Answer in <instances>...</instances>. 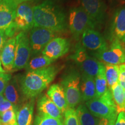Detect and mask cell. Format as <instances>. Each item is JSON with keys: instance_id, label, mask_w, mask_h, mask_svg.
Listing matches in <instances>:
<instances>
[{"instance_id": "cell-7", "label": "cell", "mask_w": 125, "mask_h": 125, "mask_svg": "<svg viewBox=\"0 0 125 125\" xmlns=\"http://www.w3.org/2000/svg\"><path fill=\"white\" fill-rule=\"evenodd\" d=\"M16 38L15 57L13 71L24 68L29 62L31 54L29 36L27 31H21Z\"/></svg>"}, {"instance_id": "cell-11", "label": "cell", "mask_w": 125, "mask_h": 125, "mask_svg": "<svg viewBox=\"0 0 125 125\" xmlns=\"http://www.w3.org/2000/svg\"><path fill=\"white\" fill-rule=\"evenodd\" d=\"M70 47L69 40L61 37H56L46 45L42 51V54L54 61L67 54L69 51Z\"/></svg>"}, {"instance_id": "cell-26", "label": "cell", "mask_w": 125, "mask_h": 125, "mask_svg": "<svg viewBox=\"0 0 125 125\" xmlns=\"http://www.w3.org/2000/svg\"><path fill=\"white\" fill-rule=\"evenodd\" d=\"M105 69L108 87L110 89L115 84L119 82V65L106 64L105 65Z\"/></svg>"}, {"instance_id": "cell-14", "label": "cell", "mask_w": 125, "mask_h": 125, "mask_svg": "<svg viewBox=\"0 0 125 125\" xmlns=\"http://www.w3.org/2000/svg\"><path fill=\"white\" fill-rule=\"evenodd\" d=\"M18 4L15 0H2L0 2V30H5L13 24Z\"/></svg>"}, {"instance_id": "cell-9", "label": "cell", "mask_w": 125, "mask_h": 125, "mask_svg": "<svg viewBox=\"0 0 125 125\" xmlns=\"http://www.w3.org/2000/svg\"><path fill=\"white\" fill-rule=\"evenodd\" d=\"M56 34V32L50 30L34 27L31 30L29 35L31 53L37 54L41 52H42L46 45L52 39L55 38Z\"/></svg>"}, {"instance_id": "cell-8", "label": "cell", "mask_w": 125, "mask_h": 125, "mask_svg": "<svg viewBox=\"0 0 125 125\" xmlns=\"http://www.w3.org/2000/svg\"><path fill=\"white\" fill-rule=\"evenodd\" d=\"M94 56L100 62L101 61L106 64H122L125 63V48L119 41L115 40L112 41L109 47L95 53Z\"/></svg>"}, {"instance_id": "cell-5", "label": "cell", "mask_w": 125, "mask_h": 125, "mask_svg": "<svg viewBox=\"0 0 125 125\" xmlns=\"http://www.w3.org/2000/svg\"><path fill=\"white\" fill-rule=\"evenodd\" d=\"M68 26L74 38L78 40L86 29H94L96 25L82 7L73 8L70 10Z\"/></svg>"}, {"instance_id": "cell-2", "label": "cell", "mask_w": 125, "mask_h": 125, "mask_svg": "<svg viewBox=\"0 0 125 125\" xmlns=\"http://www.w3.org/2000/svg\"><path fill=\"white\" fill-rule=\"evenodd\" d=\"M59 71V67L50 65L42 69L27 72L19 82L24 98H35L40 95L54 80Z\"/></svg>"}, {"instance_id": "cell-38", "label": "cell", "mask_w": 125, "mask_h": 125, "mask_svg": "<svg viewBox=\"0 0 125 125\" xmlns=\"http://www.w3.org/2000/svg\"><path fill=\"white\" fill-rule=\"evenodd\" d=\"M5 99L4 96L3 94H0V103H1L2 101Z\"/></svg>"}, {"instance_id": "cell-17", "label": "cell", "mask_w": 125, "mask_h": 125, "mask_svg": "<svg viewBox=\"0 0 125 125\" xmlns=\"http://www.w3.org/2000/svg\"><path fill=\"white\" fill-rule=\"evenodd\" d=\"M16 38L8 40L0 52V60L5 72L13 71L15 57Z\"/></svg>"}, {"instance_id": "cell-21", "label": "cell", "mask_w": 125, "mask_h": 125, "mask_svg": "<svg viewBox=\"0 0 125 125\" xmlns=\"http://www.w3.org/2000/svg\"><path fill=\"white\" fill-rule=\"evenodd\" d=\"M80 90L82 101L86 102L95 98L96 87L94 78L82 74L81 79Z\"/></svg>"}, {"instance_id": "cell-41", "label": "cell", "mask_w": 125, "mask_h": 125, "mask_svg": "<svg viewBox=\"0 0 125 125\" xmlns=\"http://www.w3.org/2000/svg\"></svg>"}, {"instance_id": "cell-10", "label": "cell", "mask_w": 125, "mask_h": 125, "mask_svg": "<svg viewBox=\"0 0 125 125\" xmlns=\"http://www.w3.org/2000/svg\"><path fill=\"white\" fill-rule=\"evenodd\" d=\"M14 24L18 31H27L34 27L33 7L29 2L18 4Z\"/></svg>"}, {"instance_id": "cell-32", "label": "cell", "mask_w": 125, "mask_h": 125, "mask_svg": "<svg viewBox=\"0 0 125 125\" xmlns=\"http://www.w3.org/2000/svg\"><path fill=\"white\" fill-rule=\"evenodd\" d=\"M119 83L123 89H125V63L119 65Z\"/></svg>"}, {"instance_id": "cell-19", "label": "cell", "mask_w": 125, "mask_h": 125, "mask_svg": "<svg viewBox=\"0 0 125 125\" xmlns=\"http://www.w3.org/2000/svg\"><path fill=\"white\" fill-rule=\"evenodd\" d=\"M35 98L28 99L16 112L18 125H32Z\"/></svg>"}, {"instance_id": "cell-25", "label": "cell", "mask_w": 125, "mask_h": 125, "mask_svg": "<svg viewBox=\"0 0 125 125\" xmlns=\"http://www.w3.org/2000/svg\"><path fill=\"white\" fill-rule=\"evenodd\" d=\"M53 62L54 60L48 58L46 56H38L29 61L25 68L27 72L34 71L49 67Z\"/></svg>"}, {"instance_id": "cell-16", "label": "cell", "mask_w": 125, "mask_h": 125, "mask_svg": "<svg viewBox=\"0 0 125 125\" xmlns=\"http://www.w3.org/2000/svg\"><path fill=\"white\" fill-rule=\"evenodd\" d=\"M37 110L41 115L63 121L62 112L47 94L41 95L39 97L37 101Z\"/></svg>"}, {"instance_id": "cell-23", "label": "cell", "mask_w": 125, "mask_h": 125, "mask_svg": "<svg viewBox=\"0 0 125 125\" xmlns=\"http://www.w3.org/2000/svg\"><path fill=\"white\" fill-rule=\"evenodd\" d=\"M95 87H96V96L95 98H99L103 96L107 90L108 85L105 76V65L102 62L99 68L98 73L94 78Z\"/></svg>"}, {"instance_id": "cell-37", "label": "cell", "mask_w": 125, "mask_h": 125, "mask_svg": "<svg viewBox=\"0 0 125 125\" xmlns=\"http://www.w3.org/2000/svg\"><path fill=\"white\" fill-rule=\"evenodd\" d=\"M5 73V72L4 69H3V68L2 67V65H1V60H0V73Z\"/></svg>"}, {"instance_id": "cell-20", "label": "cell", "mask_w": 125, "mask_h": 125, "mask_svg": "<svg viewBox=\"0 0 125 125\" xmlns=\"http://www.w3.org/2000/svg\"><path fill=\"white\" fill-rule=\"evenodd\" d=\"M47 96L60 109L62 114L68 108L64 92L60 84L56 83L51 85L47 91Z\"/></svg>"}, {"instance_id": "cell-4", "label": "cell", "mask_w": 125, "mask_h": 125, "mask_svg": "<svg viewBox=\"0 0 125 125\" xmlns=\"http://www.w3.org/2000/svg\"><path fill=\"white\" fill-rule=\"evenodd\" d=\"M81 75L76 70H72L62 76L61 86L63 89L68 108H74L82 101L80 90Z\"/></svg>"}, {"instance_id": "cell-12", "label": "cell", "mask_w": 125, "mask_h": 125, "mask_svg": "<svg viewBox=\"0 0 125 125\" xmlns=\"http://www.w3.org/2000/svg\"><path fill=\"white\" fill-rule=\"evenodd\" d=\"M82 45L86 49L100 52L107 48V43L102 35L94 29H88L82 35Z\"/></svg>"}, {"instance_id": "cell-34", "label": "cell", "mask_w": 125, "mask_h": 125, "mask_svg": "<svg viewBox=\"0 0 125 125\" xmlns=\"http://www.w3.org/2000/svg\"><path fill=\"white\" fill-rule=\"evenodd\" d=\"M8 40L9 39H8L5 31L3 30H0V52Z\"/></svg>"}, {"instance_id": "cell-18", "label": "cell", "mask_w": 125, "mask_h": 125, "mask_svg": "<svg viewBox=\"0 0 125 125\" xmlns=\"http://www.w3.org/2000/svg\"><path fill=\"white\" fill-rule=\"evenodd\" d=\"M3 96L5 99L12 103L17 109V111L18 110L20 103L24 97L21 94L19 83L16 78H12L9 81L3 93Z\"/></svg>"}, {"instance_id": "cell-13", "label": "cell", "mask_w": 125, "mask_h": 125, "mask_svg": "<svg viewBox=\"0 0 125 125\" xmlns=\"http://www.w3.org/2000/svg\"><path fill=\"white\" fill-rule=\"evenodd\" d=\"M84 10L95 24L103 23L105 18V5L102 0H80Z\"/></svg>"}, {"instance_id": "cell-3", "label": "cell", "mask_w": 125, "mask_h": 125, "mask_svg": "<svg viewBox=\"0 0 125 125\" xmlns=\"http://www.w3.org/2000/svg\"><path fill=\"white\" fill-rule=\"evenodd\" d=\"M85 105L94 116L99 119L116 120L118 115L109 89L100 97L86 101Z\"/></svg>"}, {"instance_id": "cell-33", "label": "cell", "mask_w": 125, "mask_h": 125, "mask_svg": "<svg viewBox=\"0 0 125 125\" xmlns=\"http://www.w3.org/2000/svg\"><path fill=\"white\" fill-rule=\"evenodd\" d=\"M114 125H125V112H119Z\"/></svg>"}, {"instance_id": "cell-28", "label": "cell", "mask_w": 125, "mask_h": 125, "mask_svg": "<svg viewBox=\"0 0 125 125\" xmlns=\"http://www.w3.org/2000/svg\"><path fill=\"white\" fill-rule=\"evenodd\" d=\"M0 125H18L16 111L8 110L0 115Z\"/></svg>"}, {"instance_id": "cell-1", "label": "cell", "mask_w": 125, "mask_h": 125, "mask_svg": "<svg viewBox=\"0 0 125 125\" xmlns=\"http://www.w3.org/2000/svg\"><path fill=\"white\" fill-rule=\"evenodd\" d=\"M34 27L45 28L54 32L66 29V16L62 9L52 0H45L33 7Z\"/></svg>"}, {"instance_id": "cell-36", "label": "cell", "mask_w": 125, "mask_h": 125, "mask_svg": "<svg viewBox=\"0 0 125 125\" xmlns=\"http://www.w3.org/2000/svg\"><path fill=\"white\" fill-rule=\"evenodd\" d=\"M15 1H16L18 4H20V3L23 2H29V1H30L31 0H15Z\"/></svg>"}, {"instance_id": "cell-35", "label": "cell", "mask_w": 125, "mask_h": 125, "mask_svg": "<svg viewBox=\"0 0 125 125\" xmlns=\"http://www.w3.org/2000/svg\"><path fill=\"white\" fill-rule=\"evenodd\" d=\"M116 120H110L108 119H100L99 125H114Z\"/></svg>"}, {"instance_id": "cell-27", "label": "cell", "mask_w": 125, "mask_h": 125, "mask_svg": "<svg viewBox=\"0 0 125 125\" xmlns=\"http://www.w3.org/2000/svg\"><path fill=\"white\" fill-rule=\"evenodd\" d=\"M64 120L56 119L38 114L36 115L32 125H63Z\"/></svg>"}, {"instance_id": "cell-40", "label": "cell", "mask_w": 125, "mask_h": 125, "mask_svg": "<svg viewBox=\"0 0 125 125\" xmlns=\"http://www.w3.org/2000/svg\"><path fill=\"white\" fill-rule=\"evenodd\" d=\"M124 91H125V89H124Z\"/></svg>"}, {"instance_id": "cell-31", "label": "cell", "mask_w": 125, "mask_h": 125, "mask_svg": "<svg viewBox=\"0 0 125 125\" xmlns=\"http://www.w3.org/2000/svg\"><path fill=\"white\" fill-rule=\"evenodd\" d=\"M8 110H15L17 112V109L16 108L15 106L9 101L6 99H4L0 103V115Z\"/></svg>"}, {"instance_id": "cell-24", "label": "cell", "mask_w": 125, "mask_h": 125, "mask_svg": "<svg viewBox=\"0 0 125 125\" xmlns=\"http://www.w3.org/2000/svg\"><path fill=\"white\" fill-rule=\"evenodd\" d=\"M110 90L111 91L114 103L116 105L118 113L119 114L122 111L125 112V95L123 87L118 82L115 84Z\"/></svg>"}, {"instance_id": "cell-22", "label": "cell", "mask_w": 125, "mask_h": 125, "mask_svg": "<svg viewBox=\"0 0 125 125\" xmlns=\"http://www.w3.org/2000/svg\"><path fill=\"white\" fill-rule=\"evenodd\" d=\"M80 125H99V118L94 116L86 106L80 104L75 109Z\"/></svg>"}, {"instance_id": "cell-6", "label": "cell", "mask_w": 125, "mask_h": 125, "mask_svg": "<svg viewBox=\"0 0 125 125\" xmlns=\"http://www.w3.org/2000/svg\"><path fill=\"white\" fill-rule=\"evenodd\" d=\"M70 58L75 62L79 67L82 74L94 78L98 73L102 62L89 55L86 49L82 44L78 43L76 46L74 53Z\"/></svg>"}, {"instance_id": "cell-29", "label": "cell", "mask_w": 125, "mask_h": 125, "mask_svg": "<svg viewBox=\"0 0 125 125\" xmlns=\"http://www.w3.org/2000/svg\"><path fill=\"white\" fill-rule=\"evenodd\" d=\"M63 114L64 118L63 125H80L76 110L74 108H68Z\"/></svg>"}, {"instance_id": "cell-39", "label": "cell", "mask_w": 125, "mask_h": 125, "mask_svg": "<svg viewBox=\"0 0 125 125\" xmlns=\"http://www.w3.org/2000/svg\"><path fill=\"white\" fill-rule=\"evenodd\" d=\"M2 1V0H0V2H1Z\"/></svg>"}, {"instance_id": "cell-30", "label": "cell", "mask_w": 125, "mask_h": 125, "mask_svg": "<svg viewBox=\"0 0 125 125\" xmlns=\"http://www.w3.org/2000/svg\"><path fill=\"white\" fill-rule=\"evenodd\" d=\"M11 79L12 76L10 74L0 73V94H3L6 86Z\"/></svg>"}, {"instance_id": "cell-15", "label": "cell", "mask_w": 125, "mask_h": 125, "mask_svg": "<svg viewBox=\"0 0 125 125\" xmlns=\"http://www.w3.org/2000/svg\"><path fill=\"white\" fill-rule=\"evenodd\" d=\"M110 36L112 41L116 40L125 43V7L118 8L114 13Z\"/></svg>"}]
</instances>
